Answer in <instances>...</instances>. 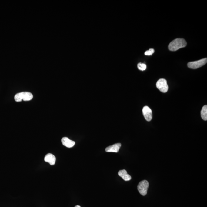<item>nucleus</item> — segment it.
<instances>
[{
	"label": "nucleus",
	"instance_id": "1",
	"mask_svg": "<svg viewBox=\"0 0 207 207\" xmlns=\"http://www.w3.org/2000/svg\"><path fill=\"white\" fill-rule=\"evenodd\" d=\"M187 43L183 38H176L171 42L168 48L171 51H176L179 49L186 47Z\"/></svg>",
	"mask_w": 207,
	"mask_h": 207
},
{
	"label": "nucleus",
	"instance_id": "2",
	"mask_svg": "<svg viewBox=\"0 0 207 207\" xmlns=\"http://www.w3.org/2000/svg\"><path fill=\"white\" fill-rule=\"evenodd\" d=\"M33 98L32 94L28 92H23L16 94L14 97V99L17 102L22 101H29Z\"/></svg>",
	"mask_w": 207,
	"mask_h": 207
},
{
	"label": "nucleus",
	"instance_id": "3",
	"mask_svg": "<svg viewBox=\"0 0 207 207\" xmlns=\"http://www.w3.org/2000/svg\"><path fill=\"white\" fill-rule=\"evenodd\" d=\"M207 62V58L201 59L196 61L189 62L188 63V67L192 69H196L206 64Z\"/></svg>",
	"mask_w": 207,
	"mask_h": 207
},
{
	"label": "nucleus",
	"instance_id": "4",
	"mask_svg": "<svg viewBox=\"0 0 207 207\" xmlns=\"http://www.w3.org/2000/svg\"><path fill=\"white\" fill-rule=\"evenodd\" d=\"M149 187V183L147 181L144 180L139 183L137 189L139 193L143 196L147 195L148 189Z\"/></svg>",
	"mask_w": 207,
	"mask_h": 207
},
{
	"label": "nucleus",
	"instance_id": "5",
	"mask_svg": "<svg viewBox=\"0 0 207 207\" xmlns=\"http://www.w3.org/2000/svg\"><path fill=\"white\" fill-rule=\"evenodd\" d=\"M156 86L160 92L163 93L167 92L169 89L167 81L164 79H160L156 83Z\"/></svg>",
	"mask_w": 207,
	"mask_h": 207
},
{
	"label": "nucleus",
	"instance_id": "6",
	"mask_svg": "<svg viewBox=\"0 0 207 207\" xmlns=\"http://www.w3.org/2000/svg\"><path fill=\"white\" fill-rule=\"evenodd\" d=\"M142 112L146 121H151L152 119V112L151 109L147 106H144L143 108Z\"/></svg>",
	"mask_w": 207,
	"mask_h": 207
},
{
	"label": "nucleus",
	"instance_id": "7",
	"mask_svg": "<svg viewBox=\"0 0 207 207\" xmlns=\"http://www.w3.org/2000/svg\"><path fill=\"white\" fill-rule=\"evenodd\" d=\"M121 146V144L117 143L112 145L109 146L105 149V151L106 152H113L117 153L119 151V149Z\"/></svg>",
	"mask_w": 207,
	"mask_h": 207
},
{
	"label": "nucleus",
	"instance_id": "8",
	"mask_svg": "<svg viewBox=\"0 0 207 207\" xmlns=\"http://www.w3.org/2000/svg\"><path fill=\"white\" fill-rule=\"evenodd\" d=\"M62 142L63 145L68 148H72L75 145V142L69 139L66 137H64L62 139Z\"/></svg>",
	"mask_w": 207,
	"mask_h": 207
},
{
	"label": "nucleus",
	"instance_id": "9",
	"mask_svg": "<svg viewBox=\"0 0 207 207\" xmlns=\"http://www.w3.org/2000/svg\"><path fill=\"white\" fill-rule=\"evenodd\" d=\"M45 161L50 163L51 165H53L55 163L56 158L54 155L51 153H48L44 158Z\"/></svg>",
	"mask_w": 207,
	"mask_h": 207
},
{
	"label": "nucleus",
	"instance_id": "10",
	"mask_svg": "<svg viewBox=\"0 0 207 207\" xmlns=\"http://www.w3.org/2000/svg\"><path fill=\"white\" fill-rule=\"evenodd\" d=\"M118 175L125 181H129L131 179V176L127 174L125 170H120L118 172Z\"/></svg>",
	"mask_w": 207,
	"mask_h": 207
},
{
	"label": "nucleus",
	"instance_id": "11",
	"mask_svg": "<svg viewBox=\"0 0 207 207\" xmlns=\"http://www.w3.org/2000/svg\"><path fill=\"white\" fill-rule=\"evenodd\" d=\"M201 116L202 119L204 121L207 120V105H204L201 112Z\"/></svg>",
	"mask_w": 207,
	"mask_h": 207
},
{
	"label": "nucleus",
	"instance_id": "12",
	"mask_svg": "<svg viewBox=\"0 0 207 207\" xmlns=\"http://www.w3.org/2000/svg\"><path fill=\"white\" fill-rule=\"evenodd\" d=\"M137 67L139 70L143 71L145 70L147 65L145 64L140 63L137 65Z\"/></svg>",
	"mask_w": 207,
	"mask_h": 207
},
{
	"label": "nucleus",
	"instance_id": "13",
	"mask_svg": "<svg viewBox=\"0 0 207 207\" xmlns=\"http://www.w3.org/2000/svg\"><path fill=\"white\" fill-rule=\"evenodd\" d=\"M154 49L152 48L150 49L149 50L146 51L145 53V55L148 56L152 55L154 53Z\"/></svg>",
	"mask_w": 207,
	"mask_h": 207
},
{
	"label": "nucleus",
	"instance_id": "14",
	"mask_svg": "<svg viewBox=\"0 0 207 207\" xmlns=\"http://www.w3.org/2000/svg\"><path fill=\"white\" fill-rule=\"evenodd\" d=\"M75 207H81L80 205H76V206H75Z\"/></svg>",
	"mask_w": 207,
	"mask_h": 207
}]
</instances>
